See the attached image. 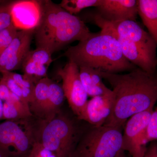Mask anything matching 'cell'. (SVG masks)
<instances>
[{
  "instance_id": "6da1fadb",
  "label": "cell",
  "mask_w": 157,
  "mask_h": 157,
  "mask_svg": "<svg viewBox=\"0 0 157 157\" xmlns=\"http://www.w3.org/2000/svg\"><path fill=\"white\" fill-rule=\"evenodd\" d=\"M98 71L111 86L113 94L112 113L105 125L122 128L133 115L154 107L157 101L155 73L137 67L126 74Z\"/></svg>"
},
{
  "instance_id": "7a4b0ae2",
  "label": "cell",
  "mask_w": 157,
  "mask_h": 157,
  "mask_svg": "<svg viewBox=\"0 0 157 157\" xmlns=\"http://www.w3.org/2000/svg\"><path fill=\"white\" fill-rule=\"evenodd\" d=\"M63 56L78 67L93 68L109 73L130 72L137 68L124 56L116 38L102 30L91 33L78 44L68 48Z\"/></svg>"
},
{
  "instance_id": "3957f363",
  "label": "cell",
  "mask_w": 157,
  "mask_h": 157,
  "mask_svg": "<svg viewBox=\"0 0 157 157\" xmlns=\"http://www.w3.org/2000/svg\"><path fill=\"white\" fill-rule=\"evenodd\" d=\"M41 2L42 18L34 32L36 48H45L52 55L72 42L84 40L91 33L82 20L59 5L50 0Z\"/></svg>"
},
{
  "instance_id": "277c9868",
  "label": "cell",
  "mask_w": 157,
  "mask_h": 157,
  "mask_svg": "<svg viewBox=\"0 0 157 157\" xmlns=\"http://www.w3.org/2000/svg\"><path fill=\"white\" fill-rule=\"evenodd\" d=\"M122 128L104 125L81 134L71 157H120L124 154Z\"/></svg>"
},
{
  "instance_id": "5b68a950",
  "label": "cell",
  "mask_w": 157,
  "mask_h": 157,
  "mask_svg": "<svg viewBox=\"0 0 157 157\" xmlns=\"http://www.w3.org/2000/svg\"><path fill=\"white\" fill-rule=\"evenodd\" d=\"M81 134L70 119L56 115L45 122L39 141L57 157H71Z\"/></svg>"
},
{
  "instance_id": "8992f818",
  "label": "cell",
  "mask_w": 157,
  "mask_h": 157,
  "mask_svg": "<svg viewBox=\"0 0 157 157\" xmlns=\"http://www.w3.org/2000/svg\"><path fill=\"white\" fill-rule=\"evenodd\" d=\"M34 142L26 123L9 120L0 124V151L8 156L27 157Z\"/></svg>"
},
{
  "instance_id": "52a82bcc",
  "label": "cell",
  "mask_w": 157,
  "mask_h": 157,
  "mask_svg": "<svg viewBox=\"0 0 157 157\" xmlns=\"http://www.w3.org/2000/svg\"><path fill=\"white\" fill-rule=\"evenodd\" d=\"M93 20L101 30L112 34L116 38L124 56L128 61L147 73L155 74L157 67L156 52L140 47L119 36L109 22L97 14L93 15Z\"/></svg>"
},
{
  "instance_id": "ba28073f",
  "label": "cell",
  "mask_w": 157,
  "mask_h": 157,
  "mask_svg": "<svg viewBox=\"0 0 157 157\" xmlns=\"http://www.w3.org/2000/svg\"><path fill=\"white\" fill-rule=\"evenodd\" d=\"M58 75L62 81L65 98L78 119L81 117L88 101V96L79 76V67L73 62H69L59 69Z\"/></svg>"
},
{
  "instance_id": "9c48e42d",
  "label": "cell",
  "mask_w": 157,
  "mask_h": 157,
  "mask_svg": "<svg viewBox=\"0 0 157 157\" xmlns=\"http://www.w3.org/2000/svg\"><path fill=\"white\" fill-rule=\"evenodd\" d=\"M153 108L139 113L130 118L124 126L123 148L132 157H144L146 153L147 127Z\"/></svg>"
},
{
  "instance_id": "30bf717a",
  "label": "cell",
  "mask_w": 157,
  "mask_h": 157,
  "mask_svg": "<svg viewBox=\"0 0 157 157\" xmlns=\"http://www.w3.org/2000/svg\"><path fill=\"white\" fill-rule=\"evenodd\" d=\"M35 30L18 31L13 41L0 55V73L12 72L21 69L30 51Z\"/></svg>"
},
{
  "instance_id": "8fae6325",
  "label": "cell",
  "mask_w": 157,
  "mask_h": 157,
  "mask_svg": "<svg viewBox=\"0 0 157 157\" xmlns=\"http://www.w3.org/2000/svg\"><path fill=\"white\" fill-rule=\"evenodd\" d=\"M12 23L18 31L35 30L42 16L41 1L20 0L11 3Z\"/></svg>"
},
{
  "instance_id": "7c38bea8",
  "label": "cell",
  "mask_w": 157,
  "mask_h": 157,
  "mask_svg": "<svg viewBox=\"0 0 157 157\" xmlns=\"http://www.w3.org/2000/svg\"><path fill=\"white\" fill-rule=\"evenodd\" d=\"M96 9V14L104 20L112 23L136 21L138 14L136 0H101Z\"/></svg>"
},
{
  "instance_id": "4fadbf2b",
  "label": "cell",
  "mask_w": 157,
  "mask_h": 157,
  "mask_svg": "<svg viewBox=\"0 0 157 157\" xmlns=\"http://www.w3.org/2000/svg\"><path fill=\"white\" fill-rule=\"evenodd\" d=\"M113 103L112 91L107 94L93 97L88 101L78 120L85 121L93 126H102L111 115Z\"/></svg>"
},
{
  "instance_id": "5bb4252c",
  "label": "cell",
  "mask_w": 157,
  "mask_h": 157,
  "mask_svg": "<svg viewBox=\"0 0 157 157\" xmlns=\"http://www.w3.org/2000/svg\"><path fill=\"white\" fill-rule=\"evenodd\" d=\"M52 54L45 48H36L28 53L22 63L24 75L35 84L47 77V71L53 61Z\"/></svg>"
},
{
  "instance_id": "9a60e30c",
  "label": "cell",
  "mask_w": 157,
  "mask_h": 157,
  "mask_svg": "<svg viewBox=\"0 0 157 157\" xmlns=\"http://www.w3.org/2000/svg\"><path fill=\"white\" fill-rule=\"evenodd\" d=\"M109 22L119 36L140 47L156 52L157 45L155 41L136 21L127 20Z\"/></svg>"
},
{
  "instance_id": "2e32d148",
  "label": "cell",
  "mask_w": 157,
  "mask_h": 157,
  "mask_svg": "<svg viewBox=\"0 0 157 157\" xmlns=\"http://www.w3.org/2000/svg\"><path fill=\"white\" fill-rule=\"evenodd\" d=\"M79 76L88 96L93 97L104 95L112 92L104 84L98 70L93 68L79 67Z\"/></svg>"
},
{
  "instance_id": "e0dca14e",
  "label": "cell",
  "mask_w": 157,
  "mask_h": 157,
  "mask_svg": "<svg viewBox=\"0 0 157 157\" xmlns=\"http://www.w3.org/2000/svg\"><path fill=\"white\" fill-rule=\"evenodd\" d=\"M137 12L157 45V0H138Z\"/></svg>"
},
{
  "instance_id": "ac0fdd59",
  "label": "cell",
  "mask_w": 157,
  "mask_h": 157,
  "mask_svg": "<svg viewBox=\"0 0 157 157\" xmlns=\"http://www.w3.org/2000/svg\"><path fill=\"white\" fill-rule=\"evenodd\" d=\"M51 79L48 77L39 80L35 85L33 98L30 104L31 112L44 120L48 102V91Z\"/></svg>"
},
{
  "instance_id": "d6986e66",
  "label": "cell",
  "mask_w": 157,
  "mask_h": 157,
  "mask_svg": "<svg viewBox=\"0 0 157 157\" xmlns=\"http://www.w3.org/2000/svg\"><path fill=\"white\" fill-rule=\"evenodd\" d=\"M65 98L62 86L51 79L48 87V102L44 118L45 122L56 116Z\"/></svg>"
},
{
  "instance_id": "ffe728a7",
  "label": "cell",
  "mask_w": 157,
  "mask_h": 157,
  "mask_svg": "<svg viewBox=\"0 0 157 157\" xmlns=\"http://www.w3.org/2000/svg\"><path fill=\"white\" fill-rule=\"evenodd\" d=\"M9 73L13 80L21 89L24 100L30 105L33 98L36 84L24 74L21 75L13 72H9Z\"/></svg>"
},
{
  "instance_id": "44dd1931",
  "label": "cell",
  "mask_w": 157,
  "mask_h": 157,
  "mask_svg": "<svg viewBox=\"0 0 157 157\" xmlns=\"http://www.w3.org/2000/svg\"><path fill=\"white\" fill-rule=\"evenodd\" d=\"M101 0H63L59 6L70 13L74 14L89 7H98Z\"/></svg>"
},
{
  "instance_id": "7402d4cb",
  "label": "cell",
  "mask_w": 157,
  "mask_h": 157,
  "mask_svg": "<svg viewBox=\"0 0 157 157\" xmlns=\"http://www.w3.org/2000/svg\"><path fill=\"white\" fill-rule=\"evenodd\" d=\"M18 31L12 24L0 32V55L11 44Z\"/></svg>"
},
{
  "instance_id": "603a6c76",
  "label": "cell",
  "mask_w": 157,
  "mask_h": 157,
  "mask_svg": "<svg viewBox=\"0 0 157 157\" xmlns=\"http://www.w3.org/2000/svg\"><path fill=\"white\" fill-rule=\"evenodd\" d=\"M22 119V115L14 104L9 101L4 102L2 119L16 121Z\"/></svg>"
},
{
  "instance_id": "cb8c5ba5",
  "label": "cell",
  "mask_w": 157,
  "mask_h": 157,
  "mask_svg": "<svg viewBox=\"0 0 157 157\" xmlns=\"http://www.w3.org/2000/svg\"><path fill=\"white\" fill-rule=\"evenodd\" d=\"M157 140V107L152 113L147 127L145 142Z\"/></svg>"
},
{
  "instance_id": "d4e9b609",
  "label": "cell",
  "mask_w": 157,
  "mask_h": 157,
  "mask_svg": "<svg viewBox=\"0 0 157 157\" xmlns=\"http://www.w3.org/2000/svg\"><path fill=\"white\" fill-rule=\"evenodd\" d=\"M11 3L0 5V32L13 24L11 14Z\"/></svg>"
},
{
  "instance_id": "484cf974",
  "label": "cell",
  "mask_w": 157,
  "mask_h": 157,
  "mask_svg": "<svg viewBox=\"0 0 157 157\" xmlns=\"http://www.w3.org/2000/svg\"><path fill=\"white\" fill-rule=\"evenodd\" d=\"M27 157H57L56 155L46 148L39 141H35Z\"/></svg>"
},
{
  "instance_id": "4316f807",
  "label": "cell",
  "mask_w": 157,
  "mask_h": 157,
  "mask_svg": "<svg viewBox=\"0 0 157 157\" xmlns=\"http://www.w3.org/2000/svg\"><path fill=\"white\" fill-rule=\"evenodd\" d=\"M2 78L5 82L11 92L17 96L21 101H23L26 104H29L24 100L21 89L19 87V86L16 83V82L13 80L12 77L10 76L9 72L2 73Z\"/></svg>"
},
{
  "instance_id": "83f0119b",
  "label": "cell",
  "mask_w": 157,
  "mask_h": 157,
  "mask_svg": "<svg viewBox=\"0 0 157 157\" xmlns=\"http://www.w3.org/2000/svg\"><path fill=\"white\" fill-rule=\"evenodd\" d=\"M11 92L2 78L0 80V98L2 101H6L9 99Z\"/></svg>"
},
{
  "instance_id": "f1b7e54d",
  "label": "cell",
  "mask_w": 157,
  "mask_h": 157,
  "mask_svg": "<svg viewBox=\"0 0 157 157\" xmlns=\"http://www.w3.org/2000/svg\"><path fill=\"white\" fill-rule=\"evenodd\" d=\"M144 157H157V145L152 144L147 149Z\"/></svg>"
},
{
  "instance_id": "f546056e",
  "label": "cell",
  "mask_w": 157,
  "mask_h": 157,
  "mask_svg": "<svg viewBox=\"0 0 157 157\" xmlns=\"http://www.w3.org/2000/svg\"><path fill=\"white\" fill-rule=\"evenodd\" d=\"M3 106V101L0 98V120H2V118Z\"/></svg>"
},
{
  "instance_id": "4dcf8cb0",
  "label": "cell",
  "mask_w": 157,
  "mask_h": 157,
  "mask_svg": "<svg viewBox=\"0 0 157 157\" xmlns=\"http://www.w3.org/2000/svg\"><path fill=\"white\" fill-rule=\"evenodd\" d=\"M0 157H10L9 156H8L7 155H6V154L4 153H3V152H2L1 151H0Z\"/></svg>"
},
{
  "instance_id": "1f68e13d",
  "label": "cell",
  "mask_w": 157,
  "mask_h": 157,
  "mask_svg": "<svg viewBox=\"0 0 157 157\" xmlns=\"http://www.w3.org/2000/svg\"><path fill=\"white\" fill-rule=\"evenodd\" d=\"M120 157H125V156L124 155V154Z\"/></svg>"
},
{
  "instance_id": "d6a6232c",
  "label": "cell",
  "mask_w": 157,
  "mask_h": 157,
  "mask_svg": "<svg viewBox=\"0 0 157 157\" xmlns=\"http://www.w3.org/2000/svg\"><path fill=\"white\" fill-rule=\"evenodd\" d=\"M3 1H0V3L2 2Z\"/></svg>"
}]
</instances>
